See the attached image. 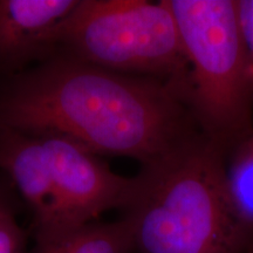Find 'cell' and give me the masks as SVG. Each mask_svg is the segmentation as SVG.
Returning <instances> with one entry per match:
<instances>
[{
    "label": "cell",
    "instance_id": "cell-8",
    "mask_svg": "<svg viewBox=\"0 0 253 253\" xmlns=\"http://www.w3.org/2000/svg\"><path fill=\"white\" fill-rule=\"evenodd\" d=\"M135 251L129 221L88 223L56 235L36 239L32 253H131Z\"/></svg>",
    "mask_w": 253,
    "mask_h": 253
},
{
    "label": "cell",
    "instance_id": "cell-4",
    "mask_svg": "<svg viewBox=\"0 0 253 253\" xmlns=\"http://www.w3.org/2000/svg\"><path fill=\"white\" fill-rule=\"evenodd\" d=\"M67 58L172 84L186 96L188 62L166 0H78L54 33Z\"/></svg>",
    "mask_w": 253,
    "mask_h": 253
},
{
    "label": "cell",
    "instance_id": "cell-5",
    "mask_svg": "<svg viewBox=\"0 0 253 253\" xmlns=\"http://www.w3.org/2000/svg\"><path fill=\"white\" fill-rule=\"evenodd\" d=\"M37 137L58 192L60 232L93 223L110 209L126 207L134 195L136 176L129 178L113 172L97 155L61 136Z\"/></svg>",
    "mask_w": 253,
    "mask_h": 253
},
{
    "label": "cell",
    "instance_id": "cell-10",
    "mask_svg": "<svg viewBox=\"0 0 253 253\" xmlns=\"http://www.w3.org/2000/svg\"><path fill=\"white\" fill-rule=\"evenodd\" d=\"M24 231L9 208L0 199V253H24Z\"/></svg>",
    "mask_w": 253,
    "mask_h": 253
},
{
    "label": "cell",
    "instance_id": "cell-9",
    "mask_svg": "<svg viewBox=\"0 0 253 253\" xmlns=\"http://www.w3.org/2000/svg\"><path fill=\"white\" fill-rule=\"evenodd\" d=\"M227 177L239 210L253 223V132L233 150Z\"/></svg>",
    "mask_w": 253,
    "mask_h": 253
},
{
    "label": "cell",
    "instance_id": "cell-2",
    "mask_svg": "<svg viewBox=\"0 0 253 253\" xmlns=\"http://www.w3.org/2000/svg\"><path fill=\"white\" fill-rule=\"evenodd\" d=\"M226 151L201 132L142 167L123 209L138 253H246L253 223L231 192Z\"/></svg>",
    "mask_w": 253,
    "mask_h": 253
},
{
    "label": "cell",
    "instance_id": "cell-6",
    "mask_svg": "<svg viewBox=\"0 0 253 253\" xmlns=\"http://www.w3.org/2000/svg\"><path fill=\"white\" fill-rule=\"evenodd\" d=\"M0 169L11 176L30 207L36 239L59 233L58 192L39 137L0 126Z\"/></svg>",
    "mask_w": 253,
    "mask_h": 253
},
{
    "label": "cell",
    "instance_id": "cell-7",
    "mask_svg": "<svg viewBox=\"0 0 253 253\" xmlns=\"http://www.w3.org/2000/svg\"><path fill=\"white\" fill-rule=\"evenodd\" d=\"M78 0H0V66L18 67L54 48V33Z\"/></svg>",
    "mask_w": 253,
    "mask_h": 253
},
{
    "label": "cell",
    "instance_id": "cell-1",
    "mask_svg": "<svg viewBox=\"0 0 253 253\" xmlns=\"http://www.w3.org/2000/svg\"><path fill=\"white\" fill-rule=\"evenodd\" d=\"M173 84L71 58L46 62L0 100V126L55 135L95 155L158 162L199 132ZM196 123V122H195Z\"/></svg>",
    "mask_w": 253,
    "mask_h": 253
},
{
    "label": "cell",
    "instance_id": "cell-11",
    "mask_svg": "<svg viewBox=\"0 0 253 253\" xmlns=\"http://www.w3.org/2000/svg\"><path fill=\"white\" fill-rule=\"evenodd\" d=\"M237 15L253 88V0H237Z\"/></svg>",
    "mask_w": 253,
    "mask_h": 253
},
{
    "label": "cell",
    "instance_id": "cell-3",
    "mask_svg": "<svg viewBox=\"0 0 253 253\" xmlns=\"http://www.w3.org/2000/svg\"><path fill=\"white\" fill-rule=\"evenodd\" d=\"M188 62L186 103L199 132L225 151L253 132V88L237 0H166Z\"/></svg>",
    "mask_w": 253,
    "mask_h": 253
}]
</instances>
